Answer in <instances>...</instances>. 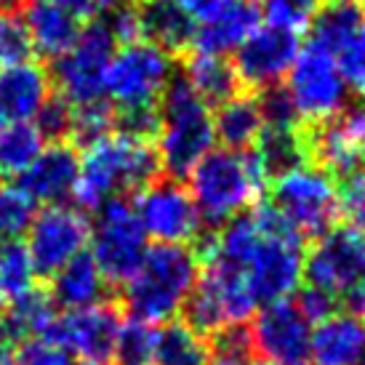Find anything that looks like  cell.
<instances>
[{
  "label": "cell",
  "mask_w": 365,
  "mask_h": 365,
  "mask_svg": "<svg viewBox=\"0 0 365 365\" xmlns=\"http://www.w3.org/2000/svg\"><path fill=\"white\" fill-rule=\"evenodd\" d=\"M320 6H323V0H262L259 3L267 24L280 27L285 32H294V35H302L304 30H309Z\"/></svg>",
  "instance_id": "e575fe53"
},
{
  "label": "cell",
  "mask_w": 365,
  "mask_h": 365,
  "mask_svg": "<svg viewBox=\"0 0 365 365\" xmlns=\"http://www.w3.org/2000/svg\"><path fill=\"white\" fill-rule=\"evenodd\" d=\"M56 304L48 291L32 288L24 296L6 302L0 307V341L9 346H19L27 339H38L51 325Z\"/></svg>",
  "instance_id": "d4e9b609"
},
{
  "label": "cell",
  "mask_w": 365,
  "mask_h": 365,
  "mask_svg": "<svg viewBox=\"0 0 365 365\" xmlns=\"http://www.w3.org/2000/svg\"><path fill=\"white\" fill-rule=\"evenodd\" d=\"M363 365H365V363H363Z\"/></svg>",
  "instance_id": "11a10c76"
},
{
  "label": "cell",
  "mask_w": 365,
  "mask_h": 365,
  "mask_svg": "<svg viewBox=\"0 0 365 365\" xmlns=\"http://www.w3.org/2000/svg\"><path fill=\"white\" fill-rule=\"evenodd\" d=\"M304 277L314 288L346 296L365 277V232L352 224H334L317 235L312 251L304 254Z\"/></svg>",
  "instance_id": "30bf717a"
},
{
  "label": "cell",
  "mask_w": 365,
  "mask_h": 365,
  "mask_svg": "<svg viewBox=\"0 0 365 365\" xmlns=\"http://www.w3.org/2000/svg\"><path fill=\"white\" fill-rule=\"evenodd\" d=\"M173 78V56L158 48L150 41L125 43L115 48L107 72H104V93L110 96L115 110L139 107V104H160L168 83Z\"/></svg>",
  "instance_id": "ba28073f"
},
{
  "label": "cell",
  "mask_w": 365,
  "mask_h": 365,
  "mask_svg": "<svg viewBox=\"0 0 365 365\" xmlns=\"http://www.w3.org/2000/svg\"><path fill=\"white\" fill-rule=\"evenodd\" d=\"M107 288L102 269L96 267L91 254H78L72 262H67L59 272L51 274V299L53 304L64 309H81L99 302H107Z\"/></svg>",
  "instance_id": "cb8c5ba5"
},
{
  "label": "cell",
  "mask_w": 365,
  "mask_h": 365,
  "mask_svg": "<svg viewBox=\"0 0 365 365\" xmlns=\"http://www.w3.org/2000/svg\"><path fill=\"white\" fill-rule=\"evenodd\" d=\"M299 46V35L294 32H285L272 24L256 27L237 48L232 61L240 86L248 91H264L269 86H277L291 70Z\"/></svg>",
  "instance_id": "e0dca14e"
},
{
  "label": "cell",
  "mask_w": 365,
  "mask_h": 365,
  "mask_svg": "<svg viewBox=\"0 0 365 365\" xmlns=\"http://www.w3.org/2000/svg\"><path fill=\"white\" fill-rule=\"evenodd\" d=\"M155 341L158 328L128 314V320H120L118 328L112 360L115 365H155Z\"/></svg>",
  "instance_id": "d6a6232c"
},
{
  "label": "cell",
  "mask_w": 365,
  "mask_h": 365,
  "mask_svg": "<svg viewBox=\"0 0 365 365\" xmlns=\"http://www.w3.org/2000/svg\"><path fill=\"white\" fill-rule=\"evenodd\" d=\"M118 3H120V0H96L99 9H112V6H118Z\"/></svg>",
  "instance_id": "f907efd6"
},
{
  "label": "cell",
  "mask_w": 365,
  "mask_h": 365,
  "mask_svg": "<svg viewBox=\"0 0 365 365\" xmlns=\"http://www.w3.org/2000/svg\"><path fill=\"white\" fill-rule=\"evenodd\" d=\"M259 107L264 115V125H302L294 102L280 83L264 88V93L259 96Z\"/></svg>",
  "instance_id": "60d3db41"
},
{
  "label": "cell",
  "mask_w": 365,
  "mask_h": 365,
  "mask_svg": "<svg viewBox=\"0 0 365 365\" xmlns=\"http://www.w3.org/2000/svg\"><path fill=\"white\" fill-rule=\"evenodd\" d=\"M136 9L142 21V38L171 56H184L187 51H192L197 24L173 0H136Z\"/></svg>",
  "instance_id": "603a6c76"
},
{
  "label": "cell",
  "mask_w": 365,
  "mask_h": 365,
  "mask_svg": "<svg viewBox=\"0 0 365 365\" xmlns=\"http://www.w3.org/2000/svg\"><path fill=\"white\" fill-rule=\"evenodd\" d=\"M32 43L16 11H0V67L30 59Z\"/></svg>",
  "instance_id": "8d00e7d4"
},
{
  "label": "cell",
  "mask_w": 365,
  "mask_h": 365,
  "mask_svg": "<svg viewBox=\"0 0 365 365\" xmlns=\"http://www.w3.org/2000/svg\"><path fill=\"white\" fill-rule=\"evenodd\" d=\"M115 48H118V41L112 38L110 27L104 21H86L70 51L53 59L51 81L61 99H67L72 107L102 99L104 72Z\"/></svg>",
  "instance_id": "9c48e42d"
},
{
  "label": "cell",
  "mask_w": 365,
  "mask_h": 365,
  "mask_svg": "<svg viewBox=\"0 0 365 365\" xmlns=\"http://www.w3.org/2000/svg\"><path fill=\"white\" fill-rule=\"evenodd\" d=\"M38 131L48 142H67L72 131V104L61 99L59 93H51V99L43 104L38 118H35Z\"/></svg>",
  "instance_id": "ab89813d"
},
{
  "label": "cell",
  "mask_w": 365,
  "mask_h": 365,
  "mask_svg": "<svg viewBox=\"0 0 365 365\" xmlns=\"http://www.w3.org/2000/svg\"><path fill=\"white\" fill-rule=\"evenodd\" d=\"M133 211L142 222L147 237L158 243L190 245L203 232V216L192 195L173 179H158L136 192Z\"/></svg>",
  "instance_id": "7c38bea8"
},
{
  "label": "cell",
  "mask_w": 365,
  "mask_h": 365,
  "mask_svg": "<svg viewBox=\"0 0 365 365\" xmlns=\"http://www.w3.org/2000/svg\"><path fill=\"white\" fill-rule=\"evenodd\" d=\"M91 251L96 267L110 285H125L147 254V232L125 197H112L96 208L91 222Z\"/></svg>",
  "instance_id": "8992f818"
},
{
  "label": "cell",
  "mask_w": 365,
  "mask_h": 365,
  "mask_svg": "<svg viewBox=\"0 0 365 365\" xmlns=\"http://www.w3.org/2000/svg\"><path fill=\"white\" fill-rule=\"evenodd\" d=\"M14 365H72L70 355L48 339H27L14 352Z\"/></svg>",
  "instance_id": "7bdbcfd3"
},
{
  "label": "cell",
  "mask_w": 365,
  "mask_h": 365,
  "mask_svg": "<svg viewBox=\"0 0 365 365\" xmlns=\"http://www.w3.org/2000/svg\"><path fill=\"white\" fill-rule=\"evenodd\" d=\"M184 14H190L195 21H205L211 19L213 14H219V11L230 3V0H173Z\"/></svg>",
  "instance_id": "f6af8a7d"
},
{
  "label": "cell",
  "mask_w": 365,
  "mask_h": 365,
  "mask_svg": "<svg viewBox=\"0 0 365 365\" xmlns=\"http://www.w3.org/2000/svg\"><path fill=\"white\" fill-rule=\"evenodd\" d=\"M259 160L272 182L274 176L309 163L307 155V125H264L256 144Z\"/></svg>",
  "instance_id": "83f0119b"
},
{
  "label": "cell",
  "mask_w": 365,
  "mask_h": 365,
  "mask_svg": "<svg viewBox=\"0 0 365 365\" xmlns=\"http://www.w3.org/2000/svg\"><path fill=\"white\" fill-rule=\"evenodd\" d=\"M208 360L211 344L182 320H168L158 328L155 365H208Z\"/></svg>",
  "instance_id": "f546056e"
},
{
  "label": "cell",
  "mask_w": 365,
  "mask_h": 365,
  "mask_svg": "<svg viewBox=\"0 0 365 365\" xmlns=\"http://www.w3.org/2000/svg\"><path fill=\"white\" fill-rule=\"evenodd\" d=\"M346 304H349V309H352V314L355 317H360L365 323V277L360 280V283L346 294Z\"/></svg>",
  "instance_id": "7dc6e473"
},
{
  "label": "cell",
  "mask_w": 365,
  "mask_h": 365,
  "mask_svg": "<svg viewBox=\"0 0 365 365\" xmlns=\"http://www.w3.org/2000/svg\"><path fill=\"white\" fill-rule=\"evenodd\" d=\"M365 24V3L360 0H328L314 14L312 38L309 41L323 46L325 51L336 53L346 46V41Z\"/></svg>",
  "instance_id": "f1b7e54d"
},
{
  "label": "cell",
  "mask_w": 365,
  "mask_h": 365,
  "mask_svg": "<svg viewBox=\"0 0 365 365\" xmlns=\"http://www.w3.org/2000/svg\"><path fill=\"white\" fill-rule=\"evenodd\" d=\"M184 81L195 88V93L205 104L219 107L222 102L232 99L235 93H240V78L235 72V64L227 56L203 51H187L184 53Z\"/></svg>",
  "instance_id": "484cf974"
},
{
  "label": "cell",
  "mask_w": 365,
  "mask_h": 365,
  "mask_svg": "<svg viewBox=\"0 0 365 365\" xmlns=\"http://www.w3.org/2000/svg\"><path fill=\"white\" fill-rule=\"evenodd\" d=\"M53 93L51 72L35 61L0 67V125L32 123Z\"/></svg>",
  "instance_id": "d6986e66"
},
{
  "label": "cell",
  "mask_w": 365,
  "mask_h": 365,
  "mask_svg": "<svg viewBox=\"0 0 365 365\" xmlns=\"http://www.w3.org/2000/svg\"><path fill=\"white\" fill-rule=\"evenodd\" d=\"M19 16L30 35L32 51H38L46 59H59L78 41L81 21L59 9L53 0H24Z\"/></svg>",
  "instance_id": "7402d4cb"
},
{
  "label": "cell",
  "mask_w": 365,
  "mask_h": 365,
  "mask_svg": "<svg viewBox=\"0 0 365 365\" xmlns=\"http://www.w3.org/2000/svg\"><path fill=\"white\" fill-rule=\"evenodd\" d=\"M0 365H14V346L0 341Z\"/></svg>",
  "instance_id": "c3c4849f"
},
{
  "label": "cell",
  "mask_w": 365,
  "mask_h": 365,
  "mask_svg": "<svg viewBox=\"0 0 365 365\" xmlns=\"http://www.w3.org/2000/svg\"><path fill=\"white\" fill-rule=\"evenodd\" d=\"M269 192V203L302 240L323 235L339 219L336 179L317 165L304 163L274 176Z\"/></svg>",
  "instance_id": "5b68a950"
},
{
  "label": "cell",
  "mask_w": 365,
  "mask_h": 365,
  "mask_svg": "<svg viewBox=\"0 0 365 365\" xmlns=\"http://www.w3.org/2000/svg\"><path fill=\"white\" fill-rule=\"evenodd\" d=\"M32 216L35 203L16 184L0 187V240H14L21 232H27Z\"/></svg>",
  "instance_id": "d590c367"
},
{
  "label": "cell",
  "mask_w": 365,
  "mask_h": 365,
  "mask_svg": "<svg viewBox=\"0 0 365 365\" xmlns=\"http://www.w3.org/2000/svg\"><path fill=\"white\" fill-rule=\"evenodd\" d=\"M256 304L285 302L304 280V243L299 235H262L243 267Z\"/></svg>",
  "instance_id": "4fadbf2b"
},
{
  "label": "cell",
  "mask_w": 365,
  "mask_h": 365,
  "mask_svg": "<svg viewBox=\"0 0 365 365\" xmlns=\"http://www.w3.org/2000/svg\"><path fill=\"white\" fill-rule=\"evenodd\" d=\"M285 91L294 102L302 125H317L344 110L349 88L339 72L334 53L307 41L304 46H299V53L288 70Z\"/></svg>",
  "instance_id": "52a82bcc"
},
{
  "label": "cell",
  "mask_w": 365,
  "mask_h": 365,
  "mask_svg": "<svg viewBox=\"0 0 365 365\" xmlns=\"http://www.w3.org/2000/svg\"><path fill=\"white\" fill-rule=\"evenodd\" d=\"M91 237V219L78 208L46 205L27 227V251L38 277H51L67 262L86 251Z\"/></svg>",
  "instance_id": "8fae6325"
},
{
  "label": "cell",
  "mask_w": 365,
  "mask_h": 365,
  "mask_svg": "<svg viewBox=\"0 0 365 365\" xmlns=\"http://www.w3.org/2000/svg\"><path fill=\"white\" fill-rule=\"evenodd\" d=\"M213 144H216V128H213L211 104H205L184 78L173 75L165 93L160 96V133L155 144L163 173L184 179L211 153Z\"/></svg>",
  "instance_id": "277c9868"
},
{
  "label": "cell",
  "mask_w": 365,
  "mask_h": 365,
  "mask_svg": "<svg viewBox=\"0 0 365 365\" xmlns=\"http://www.w3.org/2000/svg\"><path fill=\"white\" fill-rule=\"evenodd\" d=\"M251 328L254 355L274 365H309L312 323L299 312L296 302L264 304Z\"/></svg>",
  "instance_id": "2e32d148"
},
{
  "label": "cell",
  "mask_w": 365,
  "mask_h": 365,
  "mask_svg": "<svg viewBox=\"0 0 365 365\" xmlns=\"http://www.w3.org/2000/svg\"><path fill=\"white\" fill-rule=\"evenodd\" d=\"M112 131H115V107H110L107 102L96 99V102L72 107V144L88 147L110 136Z\"/></svg>",
  "instance_id": "836d02e7"
},
{
  "label": "cell",
  "mask_w": 365,
  "mask_h": 365,
  "mask_svg": "<svg viewBox=\"0 0 365 365\" xmlns=\"http://www.w3.org/2000/svg\"><path fill=\"white\" fill-rule=\"evenodd\" d=\"M86 365H107V363H86Z\"/></svg>",
  "instance_id": "f5cc1de1"
},
{
  "label": "cell",
  "mask_w": 365,
  "mask_h": 365,
  "mask_svg": "<svg viewBox=\"0 0 365 365\" xmlns=\"http://www.w3.org/2000/svg\"><path fill=\"white\" fill-rule=\"evenodd\" d=\"M0 307H3V304H0Z\"/></svg>",
  "instance_id": "db71d44e"
},
{
  "label": "cell",
  "mask_w": 365,
  "mask_h": 365,
  "mask_svg": "<svg viewBox=\"0 0 365 365\" xmlns=\"http://www.w3.org/2000/svg\"><path fill=\"white\" fill-rule=\"evenodd\" d=\"M110 27L112 38L118 41V46L125 43L144 41L142 38V21H139V9H136V0H120L118 6L110 9V16L104 21Z\"/></svg>",
  "instance_id": "b9f144b4"
},
{
  "label": "cell",
  "mask_w": 365,
  "mask_h": 365,
  "mask_svg": "<svg viewBox=\"0 0 365 365\" xmlns=\"http://www.w3.org/2000/svg\"><path fill=\"white\" fill-rule=\"evenodd\" d=\"M336 64H339L346 88L365 96V24L346 41L344 48L336 53Z\"/></svg>",
  "instance_id": "f35d334b"
},
{
  "label": "cell",
  "mask_w": 365,
  "mask_h": 365,
  "mask_svg": "<svg viewBox=\"0 0 365 365\" xmlns=\"http://www.w3.org/2000/svg\"><path fill=\"white\" fill-rule=\"evenodd\" d=\"M309 363L314 365H363L365 323L355 314L334 312L314 323L309 341Z\"/></svg>",
  "instance_id": "ffe728a7"
},
{
  "label": "cell",
  "mask_w": 365,
  "mask_h": 365,
  "mask_svg": "<svg viewBox=\"0 0 365 365\" xmlns=\"http://www.w3.org/2000/svg\"><path fill=\"white\" fill-rule=\"evenodd\" d=\"M35 264L30 259L27 245L19 237L0 240V304L14 302L35 288Z\"/></svg>",
  "instance_id": "1f68e13d"
},
{
  "label": "cell",
  "mask_w": 365,
  "mask_h": 365,
  "mask_svg": "<svg viewBox=\"0 0 365 365\" xmlns=\"http://www.w3.org/2000/svg\"><path fill=\"white\" fill-rule=\"evenodd\" d=\"M78 168H81V155L75 150V144L51 142L48 147H43L27 171L16 176V187L32 203L59 205L75 190Z\"/></svg>",
  "instance_id": "ac0fdd59"
},
{
  "label": "cell",
  "mask_w": 365,
  "mask_h": 365,
  "mask_svg": "<svg viewBox=\"0 0 365 365\" xmlns=\"http://www.w3.org/2000/svg\"><path fill=\"white\" fill-rule=\"evenodd\" d=\"M208 365H240V363H232V360H222V357H211Z\"/></svg>",
  "instance_id": "681fc988"
},
{
  "label": "cell",
  "mask_w": 365,
  "mask_h": 365,
  "mask_svg": "<svg viewBox=\"0 0 365 365\" xmlns=\"http://www.w3.org/2000/svg\"><path fill=\"white\" fill-rule=\"evenodd\" d=\"M187 179L203 224L213 230L254 205L269 182L256 150L237 153L227 147L211 150L187 173Z\"/></svg>",
  "instance_id": "7a4b0ae2"
},
{
  "label": "cell",
  "mask_w": 365,
  "mask_h": 365,
  "mask_svg": "<svg viewBox=\"0 0 365 365\" xmlns=\"http://www.w3.org/2000/svg\"><path fill=\"white\" fill-rule=\"evenodd\" d=\"M213 128H216V139L227 150H237V153L251 150L264 128L259 96H254V93H235L232 99L222 102L219 110L213 112Z\"/></svg>",
  "instance_id": "4316f807"
},
{
  "label": "cell",
  "mask_w": 365,
  "mask_h": 365,
  "mask_svg": "<svg viewBox=\"0 0 365 365\" xmlns=\"http://www.w3.org/2000/svg\"><path fill=\"white\" fill-rule=\"evenodd\" d=\"M256 27H262L259 3H254V0H230L219 14L200 21V27L195 30L192 48L203 53L227 56V53L237 51Z\"/></svg>",
  "instance_id": "44dd1931"
},
{
  "label": "cell",
  "mask_w": 365,
  "mask_h": 365,
  "mask_svg": "<svg viewBox=\"0 0 365 365\" xmlns=\"http://www.w3.org/2000/svg\"><path fill=\"white\" fill-rule=\"evenodd\" d=\"M197 267L190 245L158 243L147 248L139 269L123 285L128 314L153 325L173 320L197 283Z\"/></svg>",
  "instance_id": "3957f363"
},
{
  "label": "cell",
  "mask_w": 365,
  "mask_h": 365,
  "mask_svg": "<svg viewBox=\"0 0 365 365\" xmlns=\"http://www.w3.org/2000/svg\"><path fill=\"white\" fill-rule=\"evenodd\" d=\"M163 165L155 142L112 131L99 142L83 147L78 182L72 197L83 211H96L120 192H139L160 179Z\"/></svg>",
  "instance_id": "6da1fadb"
},
{
  "label": "cell",
  "mask_w": 365,
  "mask_h": 365,
  "mask_svg": "<svg viewBox=\"0 0 365 365\" xmlns=\"http://www.w3.org/2000/svg\"><path fill=\"white\" fill-rule=\"evenodd\" d=\"M59 9H64L70 16H75L78 21H93L96 19V0H53Z\"/></svg>",
  "instance_id": "bcb514c9"
},
{
  "label": "cell",
  "mask_w": 365,
  "mask_h": 365,
  "mask_svg": "<svg viewBox=\"0 0 365 365\" xmlns=\"http://www.w3.org/2000/svg\"><path fill=\"white\" fill-rule=\"evenodd\" d=\"M43 133L35 123H9L0 125V173L19 176L41 155Z\"/></svg>",
  "instance_id": "4dcf8cb0"
},
{
  "label": "cell",
  "mask_w": 365,
  "mask_h": 365,
  "mask_svg": "<svg viewBox=\"0 0 365 365\" xmlns=\"http://www.w3.org/2000/svg\"><path fill=\"white\" fill-rule=\"evenodd\" d=\"M336 192H339V213L346 219V224L365 232V168L339 179Z\"/></svg>",
  "instance_id": "74e56055"
},
{
  "label": "cell",
  "mask_w": 365,
  "mask_h": 365,
  "mask_svg": "<svg viewBox=\"0 0 365 365\" xmlns=\"http://www.w3.org/2000/svg\"><path fill=\"white\" fill-rule=\"evenodd\" d=\"M296 307H299V312L304 314L309 323H320V320H325L328 314L336 312V307H339V299H336L334 294H328V291H323V288H314V285H309V288H304L302 294H299V299H296Z\"/></svg>",
  "instance_id": "ee69618b"
},
{
  "label": "cell",
  "mask_w": 365,
  "mask_h": 365,
  "mask_svg": "<svg viewBox=\"0 0 365 365\" xmlns=\"http://www.w3.org/2000/svg\"><path fill=\"white\" fill-rule=\"evenodd\" d=\"M256 365H274V363H267V360H262V363H256Z\"/></svg>",
  "instance_id": "816d5d0a"
},
{
  "label": "cell",
  "mask_w": 365,
  "mask_h": 365,
  "mask_svg": "<svg viewBox=\"0 0 365 365\" xmlns=\"http://www.w3.org/2000/svg\"><path fill=\"white\" fill-rule=\"evenodd\" d=\"M307 155L334 179L365 168V104L344 107L331 120L307 125Z\"/></svg>",
  "instance_id": "9a60e30c"
},
{
  "label": "cell",
  "mask_w": 365,
  "mask_h": 365,
  "mask_svg": "<svg viewBox=\"0 0 365 365\" xmlns=\"http://www.w3.org/2000/svg\"><path fill=\"white\" fill-rule=\"evenodd\" d=\"M120 328V309L110 302H99L81 309L53 314L43 339L61 346L67 355H78L83 363H110L115 339Z\"/></svg>",
  "instance_id": "5bb4252c"
}]
</instances>
